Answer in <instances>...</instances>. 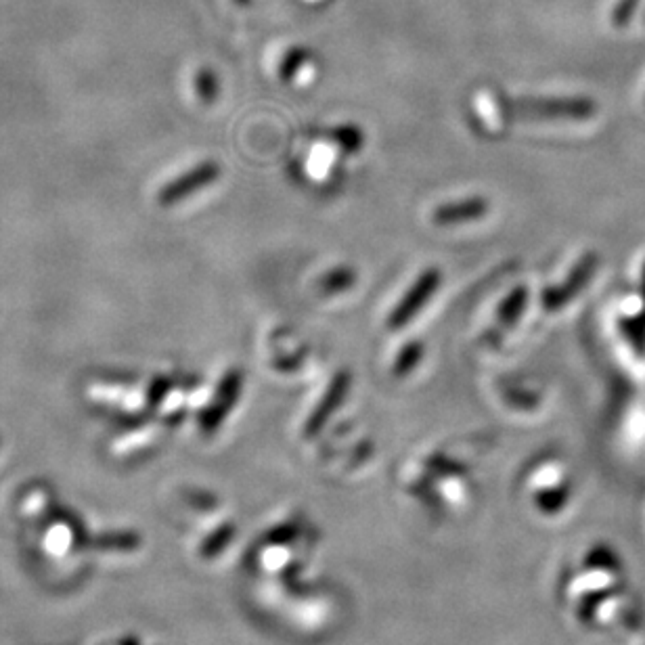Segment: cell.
<instances>
[{
	"mask_svg": "<svg viewBox=\"0 0 645 645\" xmlns=\"http://www.w3.org/2000/svg\"><path fill=\"white\" fill-rule=\"evenodd\" d=\"M218 174H220L218 164H214V162H206V164H202V166L193 168L191 172L183 174L181 179H176L174 183H170V185L162 191L160 199H162L164 204H174V202H179V199H183V197H187V195H191V193L199 191L202 187H206V185L214 183V181L218 179Z\"/></svg>",
	"mask_w": 645,
	"mask_h": 645,
	"instance_id": "4",
	"label": "cell"
},
{
	"mask_svg": "<svg viewBox=\"0 0 645 645\" xmlns=\"http://www.w3.org/2000/svg\"><path fill=\"white\" fill-rule=\"evenodd\" d=\"M421 354H424V346L419 342H409L394 361V375L396 377H405L409 375L421 361Z\"/></svg>",
	"mask_w": 645,
	"mask_h": 645,
	"instance_id": "10",
	"label": "cell"
},
{
	"mask_svg": "<svg viewBox=\"0 0 645 645\" xmlns=\"http://www.w3.org/2000/svg\"><path fill=\"white\" fill-rule=\"evenodd\" d=\"M239 3H241V5H248V3H250V0H239Z\"/></svg>",
	"mask_w": 645,
	"mask_h": 645,
	"instance_id": "16",
	"label": "cell"
},
{
	"mask_svg": "<svg viewBox=\"0 0 645 645\" xmlns=\"http://www.w3.org/2000/svg\"><path fill=\"white\" fill-rule=\"evenodd\" d=\"M354 283H357V273L350 266H338V269L329 271L319 279V292L325 296H336L348 292Z\"/></svg>",
	"mask_w": 645,
	"mask_h": 645,
	"instance_id": "7",
	"label": "cell"
},
{
	"mask_svg": "<svg viewBox=\"0 0 645 645\" xmlns=\"http://www.w3.org/2000/svg\"><path fill=\"white\" fill-rule=\"evenodd\" d=\"M526 304H528V289L526 287H516L514 292H509V296L499 306L501 323L505 327H514L526 310Z\"/></svg>",
	"mask_w": 645,
	"mask_h": 645,
	"instance_id": "8",
	"label": "cell"
},
{
	"mask_svg": "<svg viewBox=\"0 0 645 645\" xmlns=\"http://www.w3.org/2000/svg\"><path fill=\"white\" fill-rule=\"evenodd\" d=\"M331 139L336 141L344 151L354 153L363 147V132L357 126H338L331 132Z\"/></svg>",
	"mask_w": 645,
	"mask_h": 645,
	"instance_id": "11",
	"label": "cell"
},
{
	"mask_svg": "<svg viewBox=\"0 0 645 645\" xmlns=\"http://www.w3.org/2000/svg\"><path fill=\"white\" fill-rule=\"evenodd\" d=\"M440 283H442V273L438 269H434V266L421 273L417 277V281L409 287V292L400 298V302L390 313L388 329L398 331V329L407 327L421 313V308H424L432 300Z\"/></svg>",
	"mask_w": 645,
	"mask_h": 645,
	"instance_id": "2",
	"label": "cell"
},
{
	"mask_svg": "<svg viewBox=\"0 0 645 645\" xmlns=\"http://www.w3.org/2000/svg\"><path fill=\"white\" fill-rule=\"evenodd\" d=\"M488 214V202L484 197H470L461 199V202L444 204L434 210L432 220L438 227H455L463 222H474Z\"/></svg>",
	"mask_w": 645,
	"mask_h": 645,
	"instance_id": "5",
	"label": "cell"
},
{
	"mask_svg": "<svg viewBox=\"0 0 645 645\" xmlns=\"http://www.w3.org/2000/svg\"><path fill=\"white\" fill-rule=\"evenodd\" d=\"M597 266H599V254L587 252L581 260H578V264L570 271V275L566 277L564 283L551 285L545 289L543 296H541V306L545 310H549V313H555V310L568 306L593 279Z\"/></svg>",
	"mask_w": 645,
	"mask_h": 645,
	"instance_id": "3",
	"label": "cell"
},
{
	"mask_svg": "<svg viewBox=\"0 0 645 645\" xmlns=\"http://www.w3.org/2000/svg\"><path fill=\"white\" fill-rule=\"evenodd\" d=\"M197 88H199V95H202L206 101H212L216 97V78L212 76V72L199 74Z\"/></svg>",
	"mask_w": 645,
	"mask_h": 645,
	"instance_id": "14",
	"label": "cell"
},
{
	"mask_svg": "<svg viewBox=\"0 0 645 645\" xmlns=\"http://www.w3.org/2000/svg\"><path fill=\"white\" fill-rule=\"evenodd\" d=\"M641 296H643V310H641V313L645 315V264H643V275H641Z\"/></svg>",
	"mask_w": 645,
	"mask_h": 645,
	"instance_id": "15",
	"label": "cell"
},
{
	"mask_svg": "<svg viewBox=\"0 0 645 645\" xmlns=\"http://www.w3.org/2000/svg\"><path fill=\"white\" fill-rule=\"evenodd\" d=\"M620 331L625 333L629 344L635 348L637 354H645V315L639 313L635 317L620 319Z\"/></svg>",
	"mask_w": 645,
	"mask_h": 645,
	"instance_id": "9",
	"label": "cell"
},
{
	"mask_svg": "<svg viewBox=\"0 0 645 645\" xmlns=\"http://www.w3.org/2000/svg\"><path fill=\"white\" fill-rule=\"evenodd\" d=\"M310 59V53L306 49H292V51H287V55L283 57L281 61V70H279V76L283 82H289V80H294L296 74L300 72L302 65Z\"/></svg>",
	"mask_w": 645,
	"mask_h": 645,
	"instance_id": "12",
	"label": "cell"
},
{
	"mask_svg": "<svg viewBox=\"0 0 645 645\" xmlns=\"http://www.w3.org/2000/svg\"><path fill=\"white\" fill-rule=\"evenodd\" d=\"M350 382H352V377H350V373L346 369L336 373V377L331 380V384H329V388H327V392H325V396L321 400V405L315 409L313 417L308 419V426H306L308 434L319 432L325 426V421L331 417V413L344 403V398H346V394L350 390Z\"/></svg>",
	"mask_w": 645,
	"mask_h": 645,
	"instance_id": "6",
	"label": "cell"
},
{
	"mask_svg": "<svg viewBox=\"0 0 645 645\" xmlns=\"http://www.w3.org/2000/svg\"><path fill=\"white\" fill-rule=\"evenodd\" d=\"M505 109L511 116L528 120H587L597 114L595 101L587 97H526L509 101Z\"/></svg>",
	"mask_w": 645,
	"mask_h": 645,
	"instance_id": "1",
	"label": "cell"
},
{
	"mask_svg": "<svg viewBox=\"0 0 645 645\" xmlns=\"http://www.w3.org/2000/svg\"><path fill=\"white\" fill-rule=\"evenodd\" d=\"M641 0H618V5L612 13V21H614V26L622 28V26H627L629 21L633 19L637 7H639Z\"/></svg>",
	"mask_w": 645,
	"mask_h": 645,
	"instance_id": "13",
	"label": "cell"
}]
</instances>
